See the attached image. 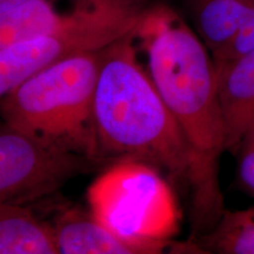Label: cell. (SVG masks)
I'll return each instance as SVG.
<instances>
[{"instance_id":"6da1fadb","label":"cell","mask_w":254,"mask_h":254,"mask_svg":"<svg viewBox=\"0 0 254 254\" xmlns=\"http://www.w3.org/2000/svg\"><path fill=\"white\" fill-rule=\"evenodd\" d=\"M148 73L182 129L192 155L194 238L213 228L224 207L219 165L226 151V128L217 73L204 41L172 9L151 7L136 30Z\"/></svg>"},{"instance_id":"7a4b0ae2","label":"cell","mask_w":254,"mask_h":254,"mask_svg":"<svg viewBox=\"0 0 254 254\" xmlns=\"http://www.w3.org/2000/svg\"><path fill=\"white\" fill-rule=\"evenodd\" d=\"M136 30L104 51L93 104L99 155L109 166L142 161L190 189L192 155L150 73L139 63Z\"/></svg>"},{"instance_id":"3957f363","label":"cell","mask_w":254,"mask_h":254,"mask_svg":"<svg viewBox=\"0 0 254 254\" xmlns=\"http://www.w3.org/2000/svg\"><path fill=\"white\" fill-rule=\"evenodd\" d=\"M104 50L60 60L1 97L4 123L41 140L104 161L93 104Z\"/></svg>"},{"instance_id":"277c9868","label":"cell","mask_w":254,"mask_h":254,"mask_svg":"<svg viewBox=\"0 0 254 254\" xmlns=\"http://www.w3.org/2000/svg\"><path fill=\"white\" fill-rule=\"evenodd\" d=\"M51 26L43 36L0 49V95L60 60L97 52L134 32L148 0H50Z\"/></svg>"},{"instance_id":"5b68a950","label":"cell","mask_w":254,"mask_h":254,"mask_svg":"<svg viewBox=\"0 0 254 254\" xmlns=\"http://www.w3.org/2000/svg\"><path fill=\"white\" fill-rule=\"evenodd\" d=\"M92 214L139 254L161 252L179 230L176 196L152 165L120 160L106 167L87 190Z\"/></svg>"},{"instance_id":"8992f818","label":"cell","mask_w":254,"mask_h":254,"mask_svg":"<svg viewBox=\"0 0 254 254\" xmlns=\"http://www.w3.org/2000/svg\"><path fill=\"white\" fill-rule=\"evenodd\" d=\"M105 163L68 151L2 123L0 128V202L27 205L53 194L72 178ZM107 166V165H106Z\"/></svg>"},{"instance_id":"52a82bcc","label":"cell","mask_w":254,"mask_h":254,"mask_svg":"<svg viewBox=\"0 0 254 254\" xmlns=\"http://www.w3.org/2000/svg\"><path fill=\"white\" fill-rule=\"evenodd\" d=\"M225 128L226 151L236 154L254 129V51L233 62L214 64Z\"/></svg>"},{"instance_id":"ba28073f","label":"cell","mask_w":254,"mask_h":254,"mask_svg":"<svg viewBox=\"0 0 254 254\" xmlns=\"http://www.w3.org/2000/svg\"><path fill=\"white\" fill-rule=\"evenodd\" d=\"M62 254H139L92 214L79 207L60 209L52 222Z\"/></svg>"},{"instance_id":"9c48e42d","label":"cell","mask_w":254,"mask_h":254,"mask_svg":"<svg viewBox=\"0 0 254 254\" xmlns=\"http://www.w3.org/2000/svg\"><path fill=\"white\" fill-rule=\"evenodd\" d=\"M0 253H59L52 224L39 220L26 205L1 202Z\"/></svg>"},{"instance_id":"30bf717a","label":"cell","mask_w":254,"mask_h":254,"mask_svg":"<svg viewBox=\"0 0 254 254\" xmlns=\"http://www.w3.org/2000/svg\"><path fill=\"white\" fill-rule=\"evenodd\" d=\"M199 37L209 52L224 49L254 13V0H189Z\"/></svg>"},{"instance_id":"8fae6325","label":"cell","mask_w":254,"mask_h":254,"mask_svg":"<svg viewBox=\"0 0 254 254\" xmlns=\"http://www.w3.org/2000/svg\"><path fill=\"white\" fill-rule=\"evenodd\" d=\"M201 252L254 254V206L240 211H225L218 224L196 239Z\"/></svg>"},{"instance_id":"7c38bea8","label":"cell","mask_w":254,"mask_h":254,"mask_svg":"<svg viewBox=\"0 0 254 254\" xmlns=\"http://www.w3.org/2000/svg\"><path fill=\"white\" fill-rule=\"evenodd\" d=\"M254 51V13L224 49L212 53L214 64L233 62Z\"/></svg>"},{"instance_id":"4fadbf2b","label":"cell","mask_w":254,"mask_h":254,"mask_svg":"<svg viewBox=\"0 0 254 254\" xmlns=\"http://www.w3.org/2000/svg\"><path fill=\"white\" fill-rule=\"evenodd\" d=\"M238 155V184L240 189L254 198V133L250 132L241 142Z\"/></svg>"},{"instance_id":"5bb4252c","label":"cell","mask_w":254,"mask_h":254,"mask_svg":"<svg viewBox=\"0 0 254 254\" xmlns=\"http://www.w3.org/2000/svg\"><path fill=\"white\" fill-rule=\"evenodd\" d=\"M30 0H0V14L6 13L9 9L17 7V6L25 4Z\"/></svg>"},{"instance_id":"9a60e30c","label":"cell","mask_w":254,"mask_h":254,"mask_svg":"<svg viewBox=\"0 0 254 254\" xmlns=\"http://www.w3.org/2000/svg\"><path fill=\"white\" fill-rule=\"evenodd\" d=\"M251 132H253V133H254V129H252V131H251Z\"/></svg>"}]
</instances>
